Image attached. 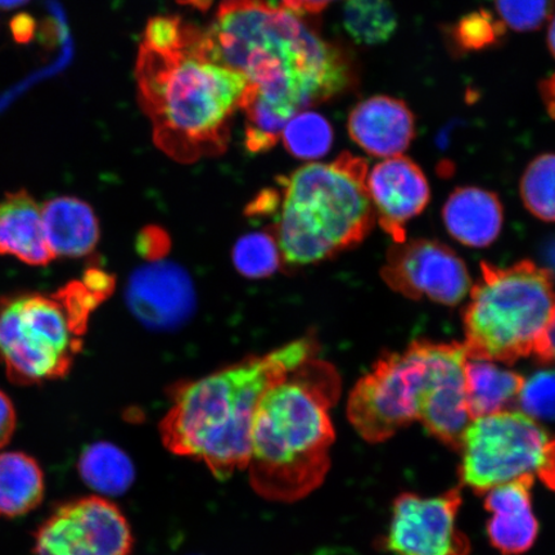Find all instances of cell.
I'll list each match as a JSON object with an SVG mask.
<instances>
[{
  "mask_svg": "<svg viewBox=\"0 0 555 555\" xmlns=\"http://www.w3.org/2000/svg\"><path fill=\"white\" fill-rule=\"evenodd\" d=\"M135 79L139 103L165 155L193 164L224 154L247 80L215 60L206 29L180 16L152 18Z\"/></svg>",
  "mask_w": 555,
  "mask_h": 555,
  "instance_id": "1",
  "label": "cell"
},
{
  "mask_svg": "<svg viewBox=\"0 0 555 555\" xmlns=\"http://www.w3.org/2000/svg\"><path fill=\"white\" fill-rule=\"evenodd\" d=\"M207 33L219 64L245 76V93L287 124L356 81L349 53L266 0H223Z\"/></svg>",
  "mask_w": 555,
  "mask_h": 555,
  "instance_id": "2",
  "label": "cell"
},
{
  "mask_svg": "<svg viewBox=\"0 0 555 555\" xmlns=\"http://www.w3.org/2000/svg\"><path fill=\"white\" fill-rule=\"evenodd\" d=\"M317 352V339L308 336L177 385L170 392L169 412L159 423L164 447L204 463L218 480L245 470L254 415L262 395Z\"/></svg>",
  "mask_w": 555,
  "mask_h": 555,
  "instance_id": "3",
  "label": "cell"
},
{
  "mask_svg": "<svg viewBox=\"0 0 555 555\" xmlns=\"http://www.w3.org/2000/svg\"><path fill=\"white\" fill-rule=\"evenodd\" d=\"M339 393L341 378L335 366L314 357L262 395L246 468L256 494L293 504L324 482L336 439L330 411Z\"/></svg>",
  "mask_w": 555,
  "mask_h": 555,
  "instance_id": "4",
  "label": "cell"
},
{
  "mask_svg": "<svg viewBox=\"0 0 555 555\" xmlns=\"http://www.w3.org/2000/svg\"><path fill=\"white\" fill-rule=\"evenodd\" d=\"M364 158L343 154L297 169L284 185L272 233L289 267L321 262L360 245L376 224Z\"/></svg>",
  "mask_w": 555,
  "mask_h": 555,
  "instance_id": "5",
  "label": "cell"
},
{
  "mask_svg": "<svg viewBox=\"0 0 555 555\" xmlns=\"http://www.w3.org/2000/svg\"><path fill=\"white\" fill-rule=\"evenodd\" d=\"M463 312L467 358L513 364L533 356L555 318L551 270L530 260L501 268L481 262Z\"/></svg>",
  "mask_w": 555,
  "mask_h": 555,
  "instance_id": "6",
  "label": "cell"
},
{
  "mask_svg": "<svg viewBox=\"0 0 555 555\" xmlns=\"http://www.w3.org/2000/svg\"><path fill=\"white\" fill-rule=\"evenodd\" d=\"M57 298L17 294L0 298V364L18 386L65 378L82 350Z\"/></svg>",
  "mask_w": 555,
  "mask_h": 555,
  "instance_id": "7",
  "label": "cell"
},
{
  "mask_svg": "<svg viewBox=\"0 0 555 555\" xmlns=\"http://www.w3.org/2000/svg\"><path fill=\"white\" fill-rule=\"evenodd\" d=\"M555 448L545 429L524 412L503 411L472 420L460 446L462 483L476 492L525 476L543 478Z\"/></svg>",
  "mask_w": 555,
  "mask_h": 555,
  "instance_id": "8",
  "label": "cell"
},
{
  "mask_svg": "<svg viewBox=\"0 0 555 555\" xmlns=\"http://www.w3.org/2000/svg\"><path fill=\"white\" fill-rule=\"evenodd\" d=\"M433 343L418 339L401 352H385L358 380L347 401V418L367 442H384L418 421Z\"/></svg>",
  "mask_w": 555,
  "mask_h": 555,
  "instance_id": "9",
  "label": "cell"
},
{
  "mask_svg": "<svg viewBox=\"0 0 555 555\" xmlns=\"http://www.w3.org/2000/svg\"><path fill=\"white\" fill-rule=\"evenodd\" d=\"M133 533L119 506L100 495L55 506L34 535V555H130Z\"/></svg>",
  "mask_w": 555,
  "mask_h": 555,
  "instance_id": "10",
  "label": "cell"
},
{
  "mask_svg": "<svg viewBox=\"0 0 555 555\" xmlns=\"http://www.w3.org/2000/svg\"><path fill=\"white\" fill-rule=\"evenodd\" d=\"M382 280L395 293L412 300L428 298L455 307L469 294L466 262L454 249L431 240H405L388 249Z\"/></svg>",
  "mask_w": 555,
  "mask_h": 555,
  "instance_id": "11",
  "label": "cell"
},
{
  "mask_svg": "<svg viewBox=\"0 0 555 555\" xmlns=\"http://www.w3.org/2000/svg\"><path fill=\"white\" fill-rule=\"evenodd\" d=\"M461 505L460 489L437 496L399 495L385 546L393 555H468L469 540L456 526Z\"/></svg>",
  "mask_w": 555,
  "mask_h": 555,
  "instance_id": "12",
  "label": "cell"
},
{
  "mask_svg": "<svg viewBox=\"0 0 555 555\" xmlns=\"http://www.w3.org/2000/svg\"><path fill=\"white\" fill-rule=\"evenodd\" d=\"M466 362L464 345L433 343L431 364L420 405L418 422L436 440L455 450L472 422L464 380Z\"/></svg>",
  "mask_w": 555,
  "mask_h": 555,
  "instance_id": "13",
  "label": "cell"
},
{
  "mask_svg": "<svg viewBox=\"0 0 555 555\" xmlns=\"http://www.w3.org/2000/svg\"><path fill=\"white\" fill-rule=\"evenodd\" d=\"M366 190L376 220L393 243L406 240L409 221L425 211L431 199L425 172L402 155L385 158L367 171Z\"/></svg>",
  "mask_w": 555,
  "mask_h": 555,
  "instance_id": "14",
  "label": "cell"
},
{
  "mask_svg": "<svg viewBox=\"0 0 555 555\" xmlns=\"http://www.w3.org/2000/svg\"><path fill=\"white\" fill-rule=\"evenodd\" d=\"M128 304L139 321L149 327H176L191 314L194 307L190 276L176 263H150L131 276Z\"/></svg>",
  "mask_w": 555,
  "mask_h": 555,
  "instance_id": "15",
  "label": "cell"
},
{
  "mask_svg": "<svg viewBox=\"0 0 555 555\" xmlns=\"http://www.w3.org/2000/svg\"><path fill=\"white\" fill-rule=\"evenodd\" d=\"M349 134L366 154L395 157L411 147L415 117L405 102L388 95H374L360 102L349 116Z\"/></svg>",
  "mask_w": 555,
  "mask_h": 555,
  "instance_id": "16",
  "label": "cell"
},
{
  "mask_svg": "<svg viewBox=\"0 0 555 555\" xmlns=\"http://www.w3.org/2000/svg\"><path fill=\"white\" fill-rule=\"evenodd\" d=\"M533 480L525 476L485 492V509L491 515L486 531L491 545L504 555L524 554L535 544L539 522L532 509Z\"/></svg>",
  "mask_w": 555,
  "mask_h": 555,
  "instance_id": "17",
  "label": "cell"
},
{
  "mask_svg": "<svg viewBox=\"0 0 555 555\" xmlns=\"http://www.w3.org/2000/svg\"><path fill=\"white\" fill-rule=\"evenodd\" d=\"M0 256L31 267H47L55 259L46 238L41 206L26 190L7 193L0 201Z\"/></svg>",
  "mask_w": 555,
  "mask_h": 555,
  "instance_id": "18",
  "label": "cell"
},
{
  "mask_svg": "<svg viewBox=\"0 0 555 555\" xmlns=\"http://www.w3.org/2000/svg\"><path fill=\"white\" fill-rule=\"evenodd\" d=\"M447 231L462 245L489 247L501 235L504 211L495 193L462 186L450 194L442 208Z\"/></svg>",
  "mask_w": 555,
  "mask_h": 555,
  "instance_id": "19",
  "label": "cell"
},
{
  "mask_svg": "<svg viewBox=\"0 0 555 555\" xmlns=\"http://www.w3.org/2000/svg\"><path fill=\"white\" fill-rule=\"evenodd\" d=\"M48 245L54 258L78 259L94 251L101 237L100 221L86 201L60 196L41 206Z\"/></svg>",
  "mask_w": 555,
  "mask_h": 555,
  "instance_id": "20",
  "label": "cell"
},
{
  "mask_svg": "<svg viewBox=\"0 0 555 555\" xmlns=\"http://www.w3.org/2000/svg\"><path fill=\"white\" fill-rule=\"evenodd\" d=\"M466 399L472 420L508 411L518 401L525 385L524 376L505 370L495 362L467 358L464 365Z\"/></svg>",
  "mask_w": 555,
  "mask_h": 555,
  "instance_id": "21",
  "label": "cell"
},
{
  "mask_svg": "<svg viewBox=\"0 0 555 555\" xmlns=\"http://www.w3.org/2000/svg\"><path fill=\"white\" fill-rule=\"evenodd\" d=\"M46 494L44 472L23 451L0 453V518H17L37 509Z\"/></svg>",
  "mask_w": 555,
  "mask_h": 555,
  "instance_id": "22",
  "label": "cell"
},
{
  "mask_svg": "<svg viewBox=\"0 0 555 555\" xmlns=\"http://www.w3.org/2000/svg\"><path fill=\"white\" fill-rule=\"evenodd\" d=\"M82 480L102 494H120L133 481V467L122 451L107 442L95 443L79 461Z\"/></svg>",
  "mask_w": 555,
  "mask_h": 555,
  "instance_id": "23",
  "label": "cell"
},
{
  "mask_svg": "<svg viewBox=\"0 0 555 555\" xmlns=\"http://www.w3.org/2000/svg\"><path fill=\"white\" fill-rule=\"evenodd\" d=\"M344 26L358 44L386 43L398 29V16L391 0H347Z\"/></svg>",
  "mask_w": 555,
  "mask_h": 555,
  "instance_id": "24",
  "label": "cell"
},
{
  "mask_svg": "<svg viewBox=\"0 0 555 555\" xmlns=\"http://www.w3.org/2000/svg\"><path fill=\"white\" fill-rule=\"evenodd\" d=\"M519 191L533 217L555 223V154L532 159L520 179Z\"/></svg>",
  "mask_w": 555,
  "mask_h": 555,
  "instance_id": "25",
  "label": "cell"
},
{
  "mask_svg": "<svg viewBox=\"0 0 555 555\" xmlns=\"http://www.w3.org/2000/svg\"><path fill=\"white\" fill-rule=\"evenodd\" d=\"M291 155L302 159H317L328 154L333 144V130L327 119L315 113L296 115L282 133Z\"/></svg>",
  "mask_w": 555,
  "mask_h": 555,
  "instance_id": "26",
  "label": "cell"
},
{
  "mask_svg": "<svg viewBox=\"0 0 555 555\" xmlns=\"http://www.w3.org/2000/svg\"><path fill=\"white\" fill-rule=\"evenodd\" d=\"M235 268L243 276L259 280L274 274L281 266L280 246L272 232L243 235L233 249Z\"/></svg>",
  "mask_w": 555,
  "mask_h": 555,
  "instance_id": "27",
  "label": "cell"
},
{
  "mask_svg": "<svg viewBox=\"0 0 555 555\" xmlns=\"http://www.w3.org/2000/svg\"><path fill=\"white\" fill-rule=\"evenodd\" d=\"M506 27L491 12L468 13L450 27L449 37L456 51L481 52L502 41Z\"/></svg>",
  "mask_w": 555,
  "mask_h": 555,
  "instance_id": "28",
  "label": "cell"
},
{
  "mask_svg": "<svg viewBox=\"0 0 555 555\" xmlns=\"http://www.w3.org/2000/svg\"><path fill=\"white\" fill-rule=\"evenodd\" d=\"M498 18L518 31H537L552 17L555 0H491Z\"/></svg>",
  "mask_w": 555,
  "mask_h": 555,
  "instance_id": "29",
  "label": "cell"
},
{
  "mask_svg": "<svg viewBox=\"0 0 555 555\" xmlns=\"http://www.w3.org/2000/svg\"><path fill=\"white\" fill-rule=\"evenodd\" d=\"M518 402L533 420L555 421V371L539 372L525 380Z\"/></svg>",
  "mask_w": 555,
  "mask_h": 555,
  "instance_id": "30",
  "label": "cell"
},
{
  "mask_svg": "<svg viewBox=\"0 0 555 555\" xmlns=\"http://www.w3.org/2000/svg\"><path fill=\"white\" fill-rule=\"evenodd\" d=\"M17 426L16 408L9 395L0 390V449L9 446Z\"/></svg>",
  "mask_w": 555,
  "mask_h": 555,
  "instance_id": "31",
  "label": "cell"
},
{
  "mask_svg": "<svg viewBox=\"0 0 555 555\" xmlns=\"http://www.w3.org/2000/svg\"><path fill=\"white\" fill-rule=\"evenodd\" d=\"M37 21L26 12L17 13L10 23L12 38L21 46L29 44L33 41L37 34Z\"/></svg>",
  "mask_w": 555,
  "mask_h": 555,
  "instance_id": "32",
  "label": "cell"
},
{
  "mask_svg": "<svg viewBox=\"0 0 555 555\" xmlns=\"http://www.w3.org/2000/svg\"><path fill=\"white\" fill-rule=\"evenodd\" d=\"M532 357H535L540 363H555V318L550 327L545 331Z\"/></svg>",
  "mask_w": 555,
  "mask_h": 555,
  "instance_id": "33",
  "label": "cell"
},
{
  "mask_svg": "<svg viewBox=\"0 0 555 555\" xmlns=\"http://www.w3.org/2000/svg\"><path fill=\"white\" fill-rule=\"evenodd\" d=\"M332 2L335 0H283L287 10L302 13V15H314V13L322 12Z\"/></svg>",
  "mask_w": 555,
  "mask_h": 555,
  "instance_id": "34",
  "label": "cell"
},
{
  "mask_svg": "<svg viewBox=\"0 0 555 555\" xmlns=\"http://www.w3.org/2000/svg\"><path fill=\"white\" fill-rule=\"evenodd\" d=\"M539 90L546 113L555 119V73L540 82Z\"/></svg>",
  "mask_w": 555,
  "mask_h": 555,
  "instance_id": "35",
  "label": "cell"
},
{
  "mask_svg": "<svg viewBox=\"0 0 555 555\" xmlns=\"http://www.w3.org/2000/svg\"><path fill=\"white\" fill-rule=\"evenodd\" d=\"M60 38V25L55 23L54 18L46 20L40 29V40L43 41V44L48 48H53L59 43Z\"/></svg>",
  "mask_w": 555,
  "mask_h": 555,
  "instance_id": "36",
  "label": "cell"
},
{
  "mask_svg": "<svg viewBox=\"0 0 555 555\" xmlns=\"http://www.w3.org/2000/svg\"><path fill=\"white\" fill-rule=\"evenodd\" d=\"M27 2H29V0H0V11L15 10Z\"/></svg>",
  "mask_w": 555,
  "mask_h": 555,
  "instance_id": "37",
  "label": "cell"
},
{
  "mask_svg": "<svg viewBox=\"0 0 555 555\" xmlns=\"http://www.w3.org/2000/svg\"><path fill=\"white\" fill-rule=\"evenodd\" d=\"M547 48H550V51L555 59V16L552 20V23L550 25V29H547Z\"/></svg>",
  "mask_w": 555,
  "mask_h": 555,
  "instance_id": "38",
  "label": "cell"
}]
</instances>
